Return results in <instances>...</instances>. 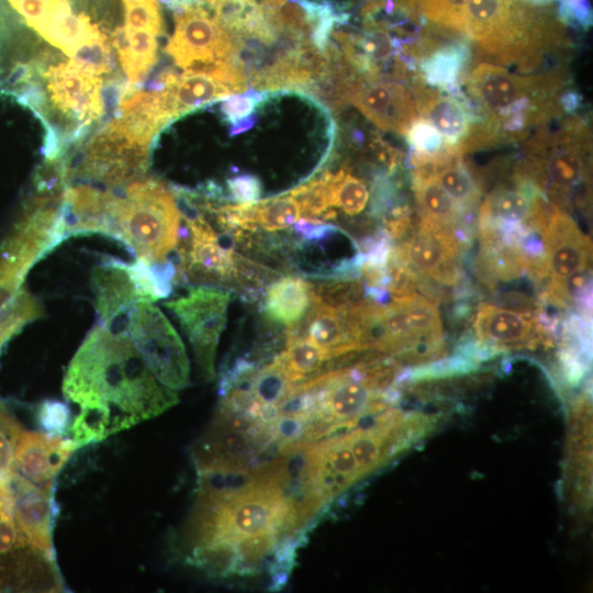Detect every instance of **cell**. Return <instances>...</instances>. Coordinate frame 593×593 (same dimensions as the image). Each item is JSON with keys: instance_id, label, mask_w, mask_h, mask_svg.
I'll use <instances>...</instances> for the list:
<instances>
[{"instance_id": "obj_1", "label": "cell", "mask_w": 593, "mask_h": 593, "mask_svg": "<svg viewBox=\"0 0 593 593\" xmlns=\"http://www.w3.org/2000/svg\"><path fill=\"white\" fill-rule=\"evenodd\" d=\"M78 407L68 426L77 448L101 441L178 402L176 391L150 372L126 332L99 324L86 336L63 382Z\"/></svg>"}, {"instance_id": "obj_2", "label": "cell", "mask_w": 593, "mask_h": 593, "mask_svg": "<svg viewBox=\"0 0 593 593\" xmlns=\"http://www.w3.org/2000/svg\"><path fill=\"white\" fill-rule=\"evenodd\" d=\"M562 72L521 76L488 61L467 76L470 96L483 113L475 123L484 145L519 139L526 130L559 113L556 92Z\"/></svg>"}, {"instance_id": "obj_3", "label": "cell", "mask_w": 593, "mask_h": 593, "mask_svg": "<svg viewBox=\"0 0 593 593\" xmlns=\"http://www.w3.org/2000/svg\"><path fill=\"white\" fill-rule=\"evenodd\" d=\"M113 194L110 237L148 262L165 261L180 233V211L172 192L154 179H136Z\"/></svg>"}, {"instance_id": "obj_4", "label": "cell", "mask_w": 593, "mask_h": 593, "mask_svg": "<svg viewBox=\"0 0 593 593\" xmlns=\"http://www.w3.org/2000/svg\"><path fill=\"white\" fill-rule=\"evenodd\" d=\"M373 305L366 336L368 348L412 360L429 359L444 350L439 312L427 296L412 293L393 296L387 305Z\"/></svg>"}, {"instance_id": "obj_5", "label": "cell", "mask_w": 593, "mask_h": 593, "mask_svg": "<svg viewBox=\"0 0 593 593\" xmlns=\"http://www.w3.org/2000/svg\"><path fill=\"white\" fill-rule=\"evenodd\" d=\"M126 321V334L154 377L174 391L186 388L189 359L181 338L163 312L150 302H141L128 311Z\"/></svg>"}, {"instance_id": "obj_6", "label": "cell", "mask_w": 593, "mask_h": 593, "mask_svg": "<svg viewBox=\"0 0 593 593\" xmlns=\"http://www.w3.org/2000/svg\"><path fill=\"white\" fill-rule=\"evenodd\" d=\"M230 300L227 291L198 287L166 303L191 344L199 376L204 381H211L215 376V350L225 327Z\"/></svg>"}, {"instance_id": "obj_7", "label": "cell", "mask_w": 593, "mask_h": 593, "mask_svg": "<svg viewBox=\"0 0 593 593\" xmlns=\"http://www.w3.org/2000/svg\"><path fill=\"white\" fill-rule=\"evenodd\" d=\"M175 32L166 52L175 63L189 71L208 74L219 61H231L233 35L202 5L186 7L175 12Z\"/></svg>"}, {"instance_id": "obj_8", "label": "cell", "mask_w": 593, "mask_h": 593, "mask_svg": "<svg viewBox=\"0 0 593 593\" xmlns=\"http://www.w3.org/2000/svg\"><path fill=\"white\" fill-rule=\"evenodd\" d=\"M148 150L109 122L86 144L77 172L112 188L123 187L145 172Z\"/></svg>"}, {"instance_id": "obj_9", "label": "cell", "mask_w": 593, "mask_h": 593, "mask_svg": "<svg viewBox=\"0 0 593 593\" xmlns=\"http://www.w3.org/2000/svg\"><path fill=\"white\" fill-rule=\"evenodd\" d=\"M549 282L545 291L546 301L566 306L564 284L567 280L589 269L591 244L575 221L563 210L549 202L546 220L541 227Z\"/></svg>"}, {"instance_id": "obj_10", "label": "cell", "mask_w": 593, "mask_h": 593, "mask_svg": "<svg viewBox=\"0 0 593 593\" xmlns=\"http://www.w3.org/2000/svg\"><path fill=\"white\" fill-rule=\"evenodd\" d=\"M46 82L48 99L56 112L72 125L75 135H81L104 111L102 78L72 59L49 66L41 72Z\"/></svg>"}, {"instance_id": "obj_11", "label": "cell", "mask_w": 593, "mask_h": 593, "mask_svg": "<svg viewBox=\"0 0 593 593\" xmlns=\"http://www.w3.org/2000/svg\"><path fill=\"white\" fill-rule=\"evenodd\" d=\"M462 245L456 227L421 219L413 235L395 248L419 278L452 286L460 276Z\"/></svg>"}, {"instance_id": "obj_12", "label": "cell", "mask_w": 593, "mask_h": 593, "mask_svg": "<svg viewBox=\"0 0 593 593\" xmlns=\"http://www.w3.org/2000/svg\"><path fill=\"white\" fill-rule=\"evenodd\" d=\"M12 511L27 545L55 560L53 524L56 516L53 484H36L14 470L11 483Z\"/></svg>"}, {"instance_id": "obj_13", "label": "cell", "mask_w": 593, "mask_h": 593, "mask_svg": "<svg viewBox=\"0 0 593 593\" xmlns=\"http://www.w3.org/2000/svg\"><path fill=\"white\" fill-rule=\"evenodd\" d=\"M473 331L493 350L535 348L547 340L546 326L533 314L489 303L479 305Z\"/></svg>"}, {"instance_id": "obj_14", "label": "cell", "mask_w": 593, "mask_h": 593, "mask_svg": "<svg viewBox=\"0 0 593 593\" xmlns=\"http://www.w3.org/2000/svg\"><path fill=\"white\" fill-rule=\"evenodd\" d=\"M96 309L101 324L113 326L118 318L141 302H153L138 277L134 262L107 258L92 271Z\"/></svg>"}, {"instance_id": "obj_15", "label": "cell", "mask_w": 593, "mask_h": 593, "mask_svg": "<svg viewBox=\"0 0 593 593\" xmlns=\"http://www.w3.org/2000/svg\"><path fill=\"white\" fill-rule=\"evenodd\" d=\"M349 101L378 127L401 135L418 119L414 94L402 83L365 79Z\"/></svg>"}, {"instance_id": "obj_16", "label": "cell", "mask_w": 593, "mask_h": 593, "mask_svg": "<svg viewBox=\"0 0 593 593\" xmlns=\"http://www.w3.org/2000/svg\"><path fill=\"white\" fill-rule=\"evenodd\" d=\"M77 446L70 438L22 430L14 452V470L36 484H53Z\"/></svg>"}, {"instance_id": "obj_17", "label": "cell", "mask_w": 593, "mask_h": 593, "mask_svg": "<svg viewBox=\"0 0 593 593\" xmlns=\"http://www.w3.org/2000/svg\"><path fill=\"white\" fill-rule=\"evenodd\" d=\"M156 87L159 89L161 102L170 122L209 102L234 94L230 86L212 76L189 70L180 75L167 70L161 75Z\"/></svg>"}, {"instance_id": "obj_18", "label": "cell", "mask_w": 593, "mask_h": 593, "mask_svg": "<svg viewBox=\"0 0 593 593\" xmlns=\"http://www.w3.org/2000/svg\"><path fill=\"white\" fill-rule=\"evenodd\" d=\"M111 191L89 184L67 187L61 202L65 236L99 233L109 236L111 227Z\"/></svg>"}, {"instance_id": "obj_19", "label": "cell", "mask_w": 593, "mask_h": 593, "mask_svg": "<svg viewBox=\"0 0 593 593\" xmlns=\"http://www.w3.org/2000/svg\"><path fill=\"white\" fill-rule=\"evenodd\" d=\"M35 31L70 58L81 47L108 38L88 15L74 14L68 0H51L48 10Z\"/></svg>"}, {"instance_id": "obj_20", "label": "cell", "mask_w": 593, "mask_h": 593, "mask_svg": "<svg viewBox=\"0 0 593 593\" xmlns=\"http://www.w3.org/2000/svg\"><path fill=\"white\" fill-rule=\"evenodd\" d=\"M414 98L422 119L440 134L447 146L456 148L474 123L466 104L452 96L430 90L419 81L415 82Z\"/></svg>"}, {"instance_id": "obj_21", "label": "cell", "mask_w": 593, "mask_h": 593, "mask_svg": "<svg viewBox=\"0 0 593 593\" xmlns=\"http://www.w3.org/2000/svg\"><path fill=\"white\" fill-rule=\"evenodd\" d=\"M303 336L324 348L329 359L361 350L350 337L340 309L320 301L312 290L310 309L302 329L292 325L288 332V338Z\"/></svg>"}, {"instance_id": "obj_22", "label": "cell", "mask_w": 593, "mask_h": 593, "mask_svg": "<svg viewBox=\"0 0 593 593\" xmlns=\"http://www.w3.org/2000/svg\"><path fill=\"white\" fill-rule=\"evenodd\" d=\"M157 34L148 30L115 29L109 41L118 49L119 60L130 85L147 76L157 59Z\"/></svg>"}, {"instance_id": "obj_23", "label": "cell", "mask_w": 593, "mask_h": 593, "mask_svg": "<svg viewBox=\"0 0 593 593\" xmlns=\"http://www.w3.org/2000/svg\"><path fill=\"white\" fill-rule=\"evenodd\" d=\"M311 302V284L301 278L284 277L267 290L265 310L276 322L290 326L298 324Z\"/></svg>"}, {"instance_id": "obj_24", "label": "cell", "mask_w": 593, "mask_h": 593, "mask_svg": "<svg viewBox=\"0 0 593 593\" xmlns=\"http://www.w3.org/2000/svg\"><path fill=\"white\" fill-rule=\"evenodd\" d=\"M413 189L423 220L457 228V223L466 211L447 194L432 175L414 169Z\"/></svg>"}, {"instance_id": "obj_25", "label": "cell", "mask_w": 593, "mask_h": 593, "mask_svg": "<svg viewBox=\"0 0 593 593\" xmlns=\"http://www.w3.org/2000/svg\"><path fill=\"white\" fill-rule=\"evenodd\" d=\"M468 59V49L461 44L434 46L421 59V70L426 82L448 90L456 85Z\"/></svg>"}, {"instance_id": "obj_26", "label": "cell", "mask_w": 593, "mask_h": 593, "mask_svg": "<svg viewBox=\"0 0 593 593\" xmlns=\"http://www.w3.org/2000/svg\"><path fill=\"white\" fill-rule=\"evenodd\" d=\"M278 357L293 384L318 376L325 361L331 360L324 348L305 336L288 338L287 350Z\"/></svg>"}, {"instance_id": "obj_27", "label": "cell", "mask_w": 593, "mask_h": 593, "mask_svg": "<svg viewBox=\"0 0 593 593\" xmlns=\"http://www.w3.org/2000/svg\"><path fill=\"white\" fill-rule=\"evenodd\" d=\"M248 215L253 228L259 225L267 231H278L295 224L302 213L298 201L289 194L248 204Z\"/></svg>"}, {"instance_id": "obj_28", "label": "cell", "mask_w": 593, "mask_h": 593, "mask_svg": "<svg viewBox=\"0 0 593 593\" xmlns=\"http://www.w3.org/2000/svg\"><path fill=\"white\" fill-rule=\"evenodd\" d=\"M328 190L331 206H338L348 215L362 212L369 200L365 182L344 169L328 174Z\"/></svg>"}, {"instance_id": "obj_29", "label": "cell", "mask_w": 593, "mask_h": 593, "mask_svg": "<svg viewBox=\"0 0 593 593\" xmlns=\"http://www.w3.org/2000/svg\"><path fill=\"white\" fill-rule=\"evenodd\" d=\"M292 385L279 357L249 377L251 394L260 404L278 405Z\"/></svg>"}, {"instance_id": "obj_30", "label": "cell", "mask_w": 593, "mask_h": 593, "mask_svg": "<svg viewBox=\"0 0 593 593\" xmlns=\"http://www.w3.org/2000/svg\"><path fill=\"white\" fill-rule=\"evenodd\" d=\"M280 535L275 530L245 536L235 542V573H254L276 548Z\"/></svg>"}, {"instance_id": "obj_31", "label": "cell", "mask_w": 593, "mask_h": 593, "mask_svg": "<svg viewBox=\"0 0 593 593\" xmlns=\"http://www.w3.org/2000/svg\"><path fill=\"white\" fill-rule=\"evenodd\" d=\"M21 425L0 409V497L11 500L14 475V452Z\"/></svg>"}, {"instance_id": "obj_32", "label": "cell", "mask_w": 593, "mask_h": 593, "mask_svg": "<svg viewBox=\"0 0 593 593\" xmlns=\"http://www.w3.org/2000/svg\"><path fill=\"white\" fill-rule=\"evenodd\" d=\"M126 30H148L161 34L163 20L155 0H123Z\"/></svg>"}, {"instance_id": "obj_33", "label": "cell", "mask_w": 593, "mask_h": 593, "mask_svg": "<svg viewBox=\"0 0 593 593\" xmlns=\"http://www.w3.org/2000/svg\"><path fill=\"white\" fill-rule=\"evenodd\" d=\"M30 547L21 534L12 511V502L0 497V556Z\"/></svg>"}, {"instance_id": "obj_34", "label": "cell", "mask_w": 593, "mask_h": 593, "mask_svg": "<svg viewBox=\"0 0 593 593\" xmlns=\"http://www.w3.org/2000/svg\"><path fill=\"white\" fill-rule=\"evenodd\" d=\"M71 421L70 410L66 403L45 400L37 410V422L48 434L61 436Z\"/></svg>"}, {"instance_id": "obj_35", "label": "cell", "mask_w": 593, "mask_h": 593, "mask_svg": "<svg viewBox=\"0 0 593 593\" xmlns=\"http://www.w3.org/2000/svg\"><path fill=\"white\" fill-rule=\"evenodd\" d=\"M406 137L413 152L434 154L443 149L440 134L424 119H417L410 127Z\"/></svg>"}, {"instance_id": "obj_36", "label": "cell", "mask_w": 593, "mask_h": 593, "mask_svg": "<svg viewBox=\"0 0 593 593\" xmlns=\"http://www.w3.org/2000/svg\"><path fill=\"white\" fill-rule=\"evenodd\" d=\"M261 92H246L233 96L225 100L221 107L226 119L233 124L251 114L257 104L265 99Z\"/></svg>"}, {"instance_id": "obj_37", "label": "cell", "mask_w": 593, "mask_h": 593, "mask_svg": "<svg viewBox=\"0 0 593 593\" xmlns=\"http://www.w3.org/2000/svg\"><path fill=\"white\" fill-rule=\"evenodd\" d=\"M227 187L235 201L240 204L256 203L261 195V182L254 175H240L227 180Z\"/></svg>"}, {"instance_id": "obj_38", "label": "cell", "mask_w": 593, "mask_h": 593, "mask_svg": "<svg viewBox=\"0 0 593 593\" xmlns=\"http://www.w3.org/2000/svg\"><path fill=\"white\" fill-rule=\"evenodd\" d=\"M295 231L305 238L314 240L322 239L337 232L338 228L329 224H323L318 220L300 219L295 222Z\"/></svg>"}, {"instance_id": "obj_39", "label": "cell", "mask_w": 593, "mask_h": 593, "mask_svg": "<svg viewBox=\"0 0 593 593\" xmlns=\"http://www.w3.org/2000/svg\"><path fill=\"white\" fill-rule=\"evenodd\" d=\"M212 7L215 5L216 3L219 2H222V1H228V0H206Z\"/></svg>"}, {"instance_id": "obj_40", "label": "cell", "mask_w": 593, "mask_h": 593, "mask_svg": "<svg viewBox=\"0 0 593 593\" xmlns=\"http://www.w3.org/2000/svg\"><path fill=\"white\" fill-rule=\"evenodd\" d=\"M257 3H260L262 0H255Z\"/></svg>"}]
</instances>
